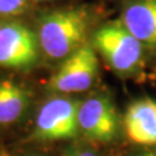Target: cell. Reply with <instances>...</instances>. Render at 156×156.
Instances as JSON below:
<instances>
[{"mask_svg": "<svg viewBox=\"0 0 156 156\" xmlns=\"http://www.w3.org/2000/svg\"><path fill=\"white\" fill-rule=\"evenodd\" d=\"M62 156H98L95 151L83 146H71L62 153Z\"/></svg>", "mask_w": 156, "mask_h": 156, "instance_id": "8fae6325", "label": "cell"}, {"mask_svg": "<svg viewBox=\"0 0 156 156\" xmlns=\"http://www.w3.org/2000/svg\"><path fill=\"white\" fill-rule=\"evenodd\" d=\"M90 15L84 8L51 12L38 24L39 48L51 59H65L87 43Z\"/></svg>", "mask_w": 156, "mask_h": 156, "instance_id": "6da1fadb", "label": "cell"}, {"mask_svg": "<svg viewBox=\"0 0 156 156\" xmlns=\"http://www.w3.org/2000/svg\"><path fill=\"white\" fill-rule=\"evenodd\" d=\"M119 21L144 48L156 50V0H134Z\"/></svg>", "mask_w": 156, "mask_h": 156, "instance_id": "ba28073f", "label": "cell"}, {"mask_svg": "<svg viewBox=\"0 0 156 156\" xmlns=\"http://www.w3.org/2000/svg\"><path fill=\"white\" fill-rule=\"evenodd\" d=\"M0 156H1V155H0Z\"/></svg>", "mask_w": 156, "mask_h": 156, "instance_id": "5bb4252c", "label": "cell"}, {"mask_svg": "<svg viewBox=\"0 0 156 156\" xmlns=\"http://www.w3.org/2000/svg\"><path fill=\"white\" fill-rule=\"evenodd\" d=\"M80 101L55 96L48 100L35 119L31 139L37 141H65L76 138L79 129V108Z\"/></svg>", "mask_w": 156, "mask_h": 156, "instance_id": "3957f363", "label": "cell"}, {"mask_svg": "<svg viewBox=\"0 0 156 156\" xmlns=\"http://www.w3.org/2000/svg\"><path fill=\"white\" fill-rule=\"evenodd\" d=\"M98 74L97 52L87 42L59 65L48 81V89L58 94H75L88 90Z\"/></svg>", "mask_w": 156, "mask_h": 156, "instance_id": "277c9868", "label": "cell"}, {"mask_svg": "<svg viewBox=\"0 0 156 156\" xmlns=\"http://www.w3.org/2000/svg\"><path fill=\"white\" fill-rule=\"evenodd\" d=\"M30 104L29 90L12 79L0 80V125L17 122Z\"/></svg>", "mask_w": 156, "mask_h": 156, "instance_id": "9c48e42d", "label": "cell"}, {"mask_svg": "<svg viewBox=\"0 0 156 156\" xmlns=\"http://www.w3.org/2000/svg\"><path fill=\"white\" fill-rule=\"evenodd\" d=\"M78 122L80 133L96 142H110L119 129L116 108L105 96H93L81 102Z\"/></svg>", "mask_w": 156, "mask_h": 156, "instance_id": "8992f818", "label": "cell"}, {"mask_svg": "<svg viewBox=\"0 0 156 156\" xmlns=\"http://www.w3.org/2000/svg\"><path fill=\"white\" fill-rule=\"evenodd\" d=\"M26 6L27 0H0V15H19L26 9Z\"/></svg>", "mask_w": 156, "mask_h": 156, "instance_id": "30bf717a", "label": "cell"}, {"mask_svg": "<svg viewBox=\"0 0 156 156\" xmlns=\"http://www.w3.org/2000/svg\"><path fill=\"white\" fill-rule=\"evenodd\" d=\"M124 127L134 144L156 146V101L146 97L131 103L124 116Z\"/></svg>", "mask_w": 156, "mask_h": 156, "instance_id": "52a82bcc", "label": "cell"}, {"mask_svg": "<svg viewBox=\"0 0 156 156\" xmlns=\"http://www.w3.org/2000/svg\"><path fill=\"white\" fill-rule=\"evenodd\" d=\"M37 35L21 22L0 26V67L29 68L38 58Z\"/></svg>", "mask_w": 156, "mask_h": 156, "instance_id": "5b68a950", "label": "cell"}, {"mask_svg": "<svg viewBox=\"0 0 156 156\" xmlns=\"http://www.w3.org/2000/svg\"><path fill=\"white\" fill-rule=\"evenodd\" d=\"M34 1H46V0H34Z\"/></svg>", "mask_w": 156, "mask_h": 156, "instance_id": "4fadbf2b", "label": "cell"}, {"mask_svg": "<svg viewBox=\"0 0 156 156\" xmlns=\"http://www.w3.org/2000/svg\"><path fill=\"white\" fill-rule=\"evenodd\" d=\"M139 156H156V151H148V153H144V154H140Z\"/></svg>", "mask_w": 156, "mask_h": 156, "instance_id": "7c38bea8", "label": "cell"}, {"mask_svg": "<svg viewBox=\"0 0 156 156\" xmlns=\"http://www.w3.org/2000/svg\"><path fill=\"white\" fill-rule=\"evenodd\" d=\"M91 44L115 72L129 75L141 66L144 46L119 20L102 26L94 34Z\"/></svg>", "mask_w": 156, "mask_h": 156, "instance_id": "7a4b0ae2", "label": "cell"}]
</instances>
